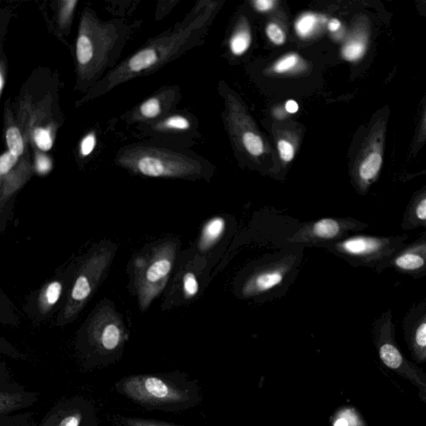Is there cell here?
Segmentation results:
<instances>
[{
    "label": "cell",
    "instance_id": "30",
    "mask_svg": "<svg viewBox=\"0 0 426 426\" xmlns=\"http://www.w3.org/2000/svg\"><path fill=\"white\" fill-rule=\"evenodd\" d=\"M298 60L299 57L295 53L284 56L274 65V70L278 74L289 72L297 66Z\"/></svg>",
    "mask_w": 426,
    "mask_h": 426
},
{
    "label": "cell",
    "instance_id": "40",
    "mask_svg": "<svg viewBox=\"0 0 426 426\" xmlns=\"http://www.w3.org/2000/svg\"><path fill=\"white\" fill-rule=\"evenodd\" d=\"M3 85H5V76H3V72L0 71V96H1Z\"/></svg>",
    "mask_w": 426,
    "mask_h": 426
},
{
    "label": "cell",
    "instance_id": "32",
    "mask_svg": "<svg viewBox=\"0 0 426 426\" xmlns=\"http://www.w3.org/2000/svg\"><path fill=\"white\" fill-rule=\"evenodd\" d=\"M97 145V137L94 133H90L83 138L80 144V153L83 157H88L94 151Z\"/></svg>",
    "mask_w": 426,
    "mask_h": 426
},
{
    "label": "cell",
    "instance_id": "29",
    "mask_svg": "<svg viewBox=\"0 0 426 426\" xmlns=\"http://www.w3.org/2000/svg\"><path fill=\"white\" fill-rule=\"evenodd\" d=\"M409 216L413 224L425 225L426 221V198L422 197L410 210Z\"/></svg>",
    "mask_w": 426,
    "mask_h": 426
},
{
    "label": "cell",
    "instance_id": "20",
    "mask_svg": "<svg viewBox=\"0 0 426 426\" xmlns=\"http://www.w3.org/2000/svg\"><path fill=\"white\" fill-rule=\"evenodd\" d=\"M332 426H367L358 410L352 406H345L335 414L332 419Z\"/></svg>",
    "mask_w": 426,
    "mask_h": 426
},
{
    "label": "cell",
    "instance_id": "8",
    "mask_svg": "<svg viewBox=\"0 0 426 426\" xmlns=\"http://www.w3.org/2000/svg\"><path fill=\"white\" fill-rule=\"evenodd\" d=\"M180 91L176 87H164L157 91L144 101L134 107L129 113L122 116L124 120L129 124H152L166 115L172 113V109L180 101Z\"/></svg>",
    "mask_w": 426,
    "mask_h": 426
},
{
    "label": "cell",
    "instance_id": "19",
    "mask_svg": "<svg viewBox=\"0 0 426 426\" xmlns=\"http://www.w3.org/2000/svg\"><path fill=\"white\" fill-rule=\"evenodd\" d=\"M252 43L250 31L245 26H240L230 37L229 49L235 56L243 55L248 51Z\"/></svg>",
    "mask_w": 426,
    "mask_h": 426
},
{
    "label": "cell",
    "instance_id": "16",
    "mask_svg": "<svg viewBox=\"0 0 426 426\" xmlns=\"http://www.w3.org/2000/svg\"><path fill=\"white\" fill-rule=\"evenodd\" d=\"M226 228V221L224 217H215L207 222L202 230L198 248L202 252L212 248L224 235Z\"/></svg>",
    "mask_w": 426,
    "mask_h": 426
},
{
    "label": "cell",
    "instance_id": "18",
    "mask_svg": "<svg viewBox=\"0 0 426 426\" xmlns=\"http://www.w3.org/2000/svg\"><path fill=\"white\" fill-rule=\"evenodd\" d=\"M412 348L417 362H425L426 360V321L425 317L414 328L412 335Z\"/></svg>",
    "mask_w": 426,
    "mask_h": 426
},
{
    "label": "cell",
    "instance_id": "34",
    "mask_svg": "<svg viewBox=\"0 0 426 426\" xmlns=\"http://www.w3.org/2000/svg\"><path fill=\"white\" fill-rule=\"evenodd\" d=\"M34 167H36V170L38 174L45 175L51 171L53 164L49 157L38 153L36 157Z\"/></svg>",
    "mask_w": 426,
    "mask_h": 426
},
{
    "label": "cell",
    "instance_id": "15",
    "mask_svg": "<svg viewBox=\"0 0 426 426\" xmlns=\"http://www.w3.org/2000/svg\"><path fill=\"white\" fill-rule=\"evenodd\" d=\"M426 249L425 241L414 244L395 257L393 264L397 269L405 272L425 270Z\"/></svg>",
    "mask_w": 426,
    "mask_h": 426
},
{
    "label": "cell",
    "instance_id": "21",
    "mask_svg": "<svg viewBox=\"0 0 426 426\" xmlns=\"http://www.w3.org/2000/svg\"><path fill=\"white\" fill-rule=\"evenodd\" d=\"M382 165V157L377 152L371 153L360 165V178L364 182H370L378 174Z\"/></svg>",
    "mask_w": 426,
    "mask_h": 426
},
{
    "label": "cell",
    "instance_id": "33",
    "mask_svg": "<svg viewBox=\"0 0 426 426\" xmlns=\"http://www.w3.org/2000/svg\"><path fill=\"white\" fill-rule=\"evenodd\" d=\"M280 157L284 162L289 163L294 159L295 149L293 145L287 140H280L278 144Z\"/></svg>",
    "mask_w": 426,
    "mask_h": 426
},
{
    "label": "cell",
    "instance_id": "7",
    "mask_svg": "<svg viewBox=\"0 0 426 426\" xmlns=\"http://www.w3.org/2000/svg\"><path fill=\"white\" fill-rule=\"evenodd\" d=\"M375 345L382 362L387 368L403 378L408 380L420 390L422 400H425L426 378L423 371L408 362L395 343L390 324L382 326L375 334Z\"/></svg>",
    "mask_w": 426,
    "mask_h": 426
},
{
    "label": "cell",
    "instance_id": "13",
    "mask_svg": "<svg viewBox=\"0 0 426 426\" xmlns=\"http://www.w3.org/2000/svg\"><path fill=\"white\" fill-rule=\"evenodd\" d=\"M287 271V264H276L256 271L245 282L243 287L244 297H255L274 289L282 282Z\"/></svg>",
    "mask_w": 426,
    "mask_h": 426
},
{
    "label": "cell",
    "instance_id": "27",
    "mask_svg": "<svg viewBox=\"0 0 426 426\" xmlns=\"http://www.w3.org/2000/svg\"><path fill=\"white\" fill-rule=\"evenodd\" d=\"M366 52V45L362 42L355 41L345 46L343 55L348 61H356L360 59Z\"/></svg>",
    "mask_w": 426,
    "mask_h": 426
},
{
    "label": "cell",
    "instance_id": "9",
    "mask_svg": "<svg viewBox=\"0 0 426 426\" xmlns=\"http://www.w3.org/2000/svg\"><path fill=\"white\" fill-rule=\"evenodd\" d=\"M92 338L99 350L110 353L122 347L126 340L124 322L110 307L96 312L90 325Z\"/></svg>",
    "mask_w": 426,
    "mask_h": 426
},
{
    "label": "cell",
    "instance_id": "1",
    "mask_svg": "<svg viewBox=\"0 0 426 426\" xmlns=\"http://www.w3.org/2000/svg\"><path fill=\"white\" fill-rule=\"evenodd\" d=\"M221 6L220 1L198 2L185 18L117 64L88 94L101 97L122 83L155 74L202 44Z\"/></svg>",
    "mask_w": 426,
    "mask_h": 426
},
{
    "label": "cell",
    "instance_id": "28",
    "mask_svg": "<svg viewBox=\"0 0 426 426\" xmlns=\"http://www.w3.org/2000/svg\"><path fill=\"white\" fill-rule=\"evenodd\" d=\"M183 291L186 299H191L198 293L199 284L197 276L193 272L188 271L183 276Z\"/></svg>",
    "mask_w": 426,
    "mask_h": 426
},
{
    "label": "cell",
    "instance_id": "35",
    "mask_svg": "<svg viewBox=\"0 0 426 426\" xmlns=\"http://www.w3.org/2000/svg\"><path fill=\"white\" fill-rule=\"evenodd\" d=\"M121 422L124 426H176L163 423V422L139 419V418H122Z\"/></svg>",
    "mask_w": 426,
    "mask_h": 426
},
{
    "label": "cell",
    "instance_id": "12",
    "mask_svg": "<svg viewBox=\"0 0 426 426\" xmlns=\"http://www.w3.org/2000/svg\"><path fill=\"white\" fill-rule=\"evenodd\" d=\"M358 224V222H356ZM354 221L324 218L302 228L293 237L294 243H322L340 239L343 234L354 228Z\"/></svg>",
    "mask_w": 426,
    "mask_h": 426
},
{
    "label": "cell",
    "instance_id": "10",
    "mask_svg": "<svg viewBox=\"0 0 426 426\" xmlns=\"http://www.w3.org/2000/svg\"><path fill=\"white\" fill-rule=\"evenodd\" d=\"M197 122L189 114L170 113L152 124L138 125L145 135L155 137L160 140H178L183 135L190 138V133H197Z\"/></svg>",
    "mask_w": 426,
    "mask_h": 426
},
{
    "label": "cell",
    "instance_id": "26",
    "mask_svg": "<svg viewBox=\"0 0 426 426\" xmlns=\"http://www.w3.org/2000/svg\"><path fill=\"white\" fill-rule=\"evenodd\" d=\"M59 5V25L62 28L66 29L71 24L78 1H76V0H68V1L60 2Z\"/></svg>",
    "mask_w": 426,
    "mask_h": 426
},
{
    "label": "cell",
    "instance_id": "11",
    "mask_svg": "<svg viewBox=\"0 0 426 426\" xmlns=\"http://www.w3.org/2000/svg\"><path fill=\"white\" fill-rule=\"evenodd\" d=\"M391 245L390 239L356 236L341 241L335 248L341 254L368 263L390 254Z\"/></svg>",
    "mask_w": 426,
    "mask_h": 426
},
{
    "label": "cell",
    "instance_id": "23",
    "mask_svg": "<svg viewBox=\"0 0 426 426\" xmlns=\"http://www.w3.org/2000/svg\"><path fill=\"white\" fill-rule=\"evenodd\" d=\"M241 144L245 150L253 157H259L264 152L262 137L252 131H244L241 136Z\"/></svg>",
    "mask_w": 426,
    "mask_h": 426
},
{
    "label": "cell",
    "instance_id": "17",
    "mask_svg": "<svg viewBox=\"0 0 426 426\" xmlns=\"http://www.w3.org/2000/svg\"><path fill=\"white\" fill-rule=\"evenodd\" d=\"M62 291V283L59 281H53L46 285L38 297V305L40 312L48 313L59 302Z\"/></svg>",
    "mask_w": 426,
    "mask_h": 426
},
{
    "label": "cell",
    "instance_id": "5",
    "mask_svg": "<svg viewBox=\"0 0 426 426\" xmlns=\"http://www.w3.org/2000/svg\"><path fill=\"white\" fill-rule=\"evenodd\" d=\"M118 390L133 401L146 406L176 405L189 400L186 391L153 375L127 377L120 383Z\"/></svg>",
    "mask_w": 426,
    "mask_h": 426
},
{
    "label": "cell",
    "instance_id": "37",
    "mask_svg": "<svg viewBox=\"0 0 426 426\" xmlns=\"http://www.w3.org/2000/svg\"><path fill=\"white\" fill-rule=\"evenodd\" d=\"M80 423V416L77 414V416H70L61 422L59 426H79Z\"/></svg>",
    "mask_w": 426,
    "mask_h": 426
},
{
    "label": "cell",
    "instance_id": "3",
    "mask_svg": "<svg viewBox=\"0 0 426 426\" xmlns=\"http://www.w3.org/2000/svg\"><path fill=\"white\" fill-rule=\"evenodd\" d=\"M115 162L132 174L152 178L198 179L212 170L196 153L157 142L126 146L118 152Z\"/></svg>",
    "mask_w": 426,
    "mask_h": 426
},
{
    "label": "cell",
    "instance_id": "2",
    "mask_svg": "<svg viewBox=\"0 0 426 426\" xmlns=\"http://www.w3.org/2000/svg\"><path fill=\"white\" fill-rule=\"evenodd\" d=\"M129 34V27L120 19L103 21L94 11H83L75 53L79 86L83 90H91L116 66Z\"/></svg>",
    "mask_w": 426,
    "mask_h": 426
},
{
    "label": "cell",
    "instance_id": "14",
    "mask_svg": "<svg viewBox=\"0 0 426 426\" xmlns=\"http://www.w3.org/2000/svg\"><path fill=\"white\" fill-rule=\"evenodd\" d=\"M21 165V157H18L9 151L0 156V186H2L3 195L13 193L21 185V168L27 166Z\"/></svg>",
    "mask_w": 426,
    "mask_h": 426
},
{
    "label": "cell",
    "instance_id": "39",
    "mask_svg": "<svg viewBox=\"0 0 426 426\" xmlns=\"http://www.w3.org/2000/svg\"><path fill=\"white\" fill-rule=\"evenodd\" d=\"M341 22L338 19L333 18L331 21L329 22L328 29L331 30L332 32L337 31L340 29Z\"/></svg>",
    "mask_w": 426,
    "mask_h": 426
},
{
    "label": "cell",
    "instance_id": "36",
    "mask_svg": "<svg viewBox=\"0 0 426 426\" xmlns=\"http://www.w3.org/2000/svg\"><path fill=\"white\" fill-rule=\"evenodd\" d=\"M252 3L255 9L260 12H266V11L271 10L275 5V2L272 0H256Z\"/></svg>",
    "mask_w": 426,
    "mask_h": 426
},
{
    "label": "cell",
    "instance_id": "25",
    "mask_svg": "<svg viewBox=\"0 0 426 426\" xmlns=\"http://www.w3.org/2000/svg\"><path fill=\"white\" fill-rule=\"evenodd\" d=\"M317 18L316 15L312 14H306L298 19L295 23V30L299 36L302 38L308 37L312 34L315 27H316Z\"/></svg>",
    "mask_w": 426,
    "mask_h": 426
},
{
    "label": "cell",
    "instance_id": "38",
    "mask_svg": "<svg viewBox=\"0 0 426 426\" xmlns=\"http://www.w3.org/2000/svg\"><path fill=\"white\" fill-rule=\"evenodd\" d=\"M286 109L290 114L297 113L299 109L297 103L294 101H289L286 103Z\"/></svg>",
    "mask_w": 426,
    "mask_h": 426
},
{
    "label": "cell",
    "instance_id": "22",
    "mask_svg": "<svg viewBox=\"0 0 426 426\" xmlns=\"http://www.w3.org/2000/svg\"><path fill=\"white\" fill-rule=\"evenodd\" d=\"M5 139L10 152L18 157L25 155V139L17 126L12 125L7 129Z\"/></svg>",
    "mask_w": 426,
    "mask_h": 426
},
{
    "label": "cell",
    "instance_id": "31",
    "mask_svg": "<svg viewBox=\"0 0 426 426\" xmlns=\"http://www.w3.org/2000/svg\"><path fill=\"white\" fill-rule=\"evenodd\" d=\"M266 33L269 40L276 45H282L285 43V33L283 32L281 27L278 25L274 24V23L268 25L267 26Z\"/></svg>",
    "mask_w": 426,
    "mask_h": 426
},
{
    "label": "cell",
    "instance_id": "24",
    "mask_svg": "<svg viewBox=\"0 0 426 426\" xmlns=\"http://www.w3.org/2000/svg\"><path fill=\"white\" fill-rule=\"evenodd\" d=\"M32 137L34 144L40 150L48 152L52 148L53 136L51 130L49 129L42 128V127L37 128L34 130Z\"/></svg>",
    "mask_w": 426,
    "mask_h": 426
},
{
    "label": "cell",
    "instance_id": "4",
    "mask_svg": "<svg viewBox=\"0 0 426 426\" xmlns=\"http://www.w3.org/2000/svg\"><path fill=\"white\" fill-rule=\"evenodd\" d=\"M176 253V244L166 241L153 248L148 255L137 259L134 263L137 299L143 312L166 287L174 266Z\"/></svg>",
    "mask_w": 426,
    "mask_h": 426
},
{
    "label": "cell",
    "instance_id": "6",
    "mask_svg": "<svg viewBox=\"0 0 426 426\" xmlns=\"http://www.w3.org/2000/svg\"><path fill=\"white\" fill-rule=\"evenodd\" d=\"M113 257L112 249L105 248L94 252L85 260L77 275L66 305L64 306V320L72 319L86 305L97 289Z\"/></svg>",
    "mask_w": 426,
    "mask_h": 426
}]
</instances>
